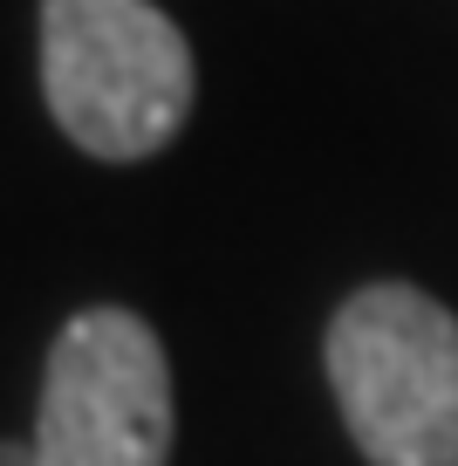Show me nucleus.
<instances>
[{"instance_id": "nucleus-1", "label": "nucleus", "mask_w": 458, "mask_h": 466, "mask_svg": "<svg viewBox=\"0 0 458 466\" xmlns=\"http://www.w3.org/2000/svg\"><path fill=\"white\" fill-rule=\"evenodd\" d=\"M42 89L75 151L130 165L185 131L199 69L151 0H42Z\"/></svg>"}, {"instance_id": "nucleus-2", "label": "nucleus", "mask_w": 458, "mask_h": 466, "mask_svg": "<svg viewBox=\"0 0 458 466\" xmlns=\"http://www.w3.org/2000/svg\"><path fill=\"white\" fill-rule=\"evenodd\" d=\"M329 384L370 466H458V316L411 281H370L329 322Z\"/></svg>"}, {"instance_id": "nucleus-3", "label": "nucleus", "mask_w": 458, "mask_h": 466, "mask_svg": "<svg viewBox=\"0 0 458 466\" xmlns=\"http://www.w3.org/2000/svg\"><path fill=\"white\" fill-rule=\"evenodd\" d=\"M35 466H164L172 460V364L130 309L62 322L42 378Z\"/></svg>"}]
</instances>
